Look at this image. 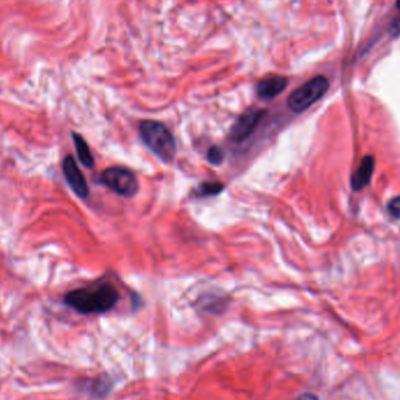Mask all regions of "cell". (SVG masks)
<instances>
[{
  "label": "cell",
  "mask_w": 400,
  "mask_h": 400,
  "mask_svg": "<svg viewBox=\"0 0 400 400\" xmlns=\"http://www.w3.org/2000/svg\"><path fill=\"white\" fill-rule=\"evenodd\" d=\"M120 294L115 287L103 283L95 288H79L64 296V303L82 315L103 314L118 304Z\"/></svg>",
  "instance_id": "6da1fadb"
},
{
  "label": "cell",
  "mask_w": 400,
  "mask_h": 400,
  "mask_svg": "<svg viewBox=\"0 0 400 400\" xmlns=\"http://www.w3.org/2000/svg\"><path fill=\"white\" fill-rule=\"evenodd\" d=\"M139 135L144 144L165 163L175 159L177 144L171 132L166 125L154 120H145L139 123Z\"/></svg>",
  "instance_id": "7a4b0ae2"
},
{
  "label": "cell",
  "mask_w": 400,
  "mask_h": 400,
  "mask_svg": "<svg viewBox=\"0 0 400 400\" xmlns=\"http://www.w3.org/2000/svg\"><path fill=\"white\" fill-rule=\"evenodd\" d=\"M329 89V81L326 76L319 75L307 81L306 84L294 91L288 98L287 105L295 114H302L326 95Z\"/></svg>",
  "instance_id": "3957f363"
},
{
  "label": "cell",
  "mask_w": 400,
  "mask_h": 400,
  "mask_svg": "<svg viewBox=\"0 0 400 400\" xmlns=\"http://www.w3.org/2000/svg\"><path fill=\"white\" fill-rule=\"evenodd\" d=\"M100 182L103 185L110 188L115 193L132 198L137 193L139 184L134 173L128 168L122 166H111L105 168L100 177Z\"/></svg>",
  "instance_id": "277c9868"
},
{
  "label": "cell",
  "mask_w": 400,
  "mask_h": 400,
  "mask_svg": "<svg viewBox=\"0 0 400 400\" xmlns=\"http://www.w3.org/2000/svg\"><path fill=\"white\" fill-rule=\"evenodd\" d=\"M265 113L266 111L263 109H251V110L244 113L236 120V123L233 125L232 129H231V132H229L231 141L240 143V142L247 139L253 132H256V127L263 120Z\"/></svg>",
  "instance_id": "5b68a950"
},
{
  "label": "cell",
  "mask_w": 400,
  "mask_h": 400,
  "mask_svg": "<svg viewBox=\"0 0 400 400\" xmlns=\"http://www.w3.org/2000/svg\"><path fill=\"white\" fill-rule=\"evenodd\" d=\"M62 171L68 185L71 186L75 195L84 200L87 199L89 197L87 181L84 178V173L81 172L73 156L68 155L64 157L62 161Z\"/></svg>",
  "instance_id": "8992f818"
},
{
  "label": "cell",
  "mask_w": 400,
  "mask_h": 400,
  "mask_svg": "<svg viewBox=\"0 0 400 400\" xmlns=\"http://www.w3.org/2000/svg\"><path fill=\"white\" fill-rule=\"evenodd\" d=\"M288 80L281 75L269 76L260 81L256 86V94L263 100H273L286 89Z\"/></svg>",
  "instance_id": "52a82bcc"
},
{
  "label": "cell",
  "mask_w": 400,
  "mask_h": 400,
  "mask_svg": "<svg viewBox=\"0 0 400 400\" xmlns=\"http://www.w3.org/2000/svg\"><path fill=\"white\" fill-rule=\"evenodd\" d=\"M374 170L375 159L372 156H367L360 163L356 172L353 173V179H351L353 191H360L370 183Z\"/></svg>",
  "instance_id": "ba28073f"
},
{
  "label": "cell",
  "mask_w": 400,
  "mask_h": 400,
  "mask_svg": "<svg viewBox=\"0 0 400 400\" xmlns=\"http://www.w3.org/2000/svg\"><path fill=\"white\" fill-rule=\"evenodd\" d=\"M72 137L74 141L75 149H76V154H78L81 164L84 165V168H93L95 164L94 156L91 154V148H89L86 139L76 132H73Z\"/></svg>",
  "instance_id": "9c48e42d"
},
{
  "label": "cell",
  "mask_w": 400,
  "mask_h": 400,
  "mask_svg": "<svg viewBox=\"0 0 400 400\" xmlns=\"http://www.w3.org/2000/svg\"><path fill=\"white\" fill-rule=\"evenodd\" d=\"M113 387V382L109 379V377L100 376L91 384V392L95 397L102 398L109 394V391Z\"/></svg>",
  "instance_id": "30bf717a"
},
{
  "label": "cell",
  "mask_w": 400,
  "mask_h": 400,
  "mask_svg": "<svg viewBox=\"0 0 400 400\" xmlns=\"http://www.w3.org/2000/svg\"><path fill=\"white\" fill-rule=\"evenodd\" d=\"M225 186L222 185V183L219 182H204L197 188L195 191V195L200 198H205V197H212L217 195L224 190Z\"/></svg>",
  "instance_id": "8fae6325"
},
{
  "label": "cell",
  "mask_w": 400,
  "mask_h": 400,
  "mask_svg": "<svg viewBox=\"0 0 400 400\" xmlns=\"http://www.w3.org/2000/svg\"><path fill=\"white\" fill-rule=\"evenodd\" d=\"M225 159L224 150L219 147H211L207 152V161L212 165H220Z\"/></svg>",
  "instance_id": "7c38bea8"
},
{
  "label": "cell",
  "mask_w": 400,
  "mask_h": 400,
  "mask_svg": "<svg viewBox=\"0 0 400 400\" xmlns=\"http://www.w3.org/2000/svg\"><path fill=\"white\" fill-rule=\"evenodd\" d=\"M389 212L394 215V218L400 219V195L391 200L390 204L387 206Z\"/></svg>",
  "instance_id": "4fadbf2b"
},
{
  "label": "cell",
  "mask_w": 400,
  "mask_h": 400,
  "mask_svg": "<svg viewBox=\"0 0 400 400\" xmlns=\"http://www.w3.org/2000/svg\"><path fill=\"white\" fill-rule=\"evenodd\" d=\"M391 33L394 35H399L400 34V17H398L396 21L391 24Z\"/></svg>",
  "instance_id": "5bb4252c"
},
{
  "label": "cell",
  "mask_w": 400,
  "mask_h": 400,
  "mask_svg": "<svg viewBox=\"0 0 400 400\" xmlns=\"http://www.w3.org/2000/svg\"><path fill=\"white\" fill-rule=\"evenodd\" d=\"M294 400H319L315 394L306 392V394H299V397Z\"/></svg>",
  "instance_id": "9a60e30c"
},
{
  "label": "cell",
  "mask_w": 400,
  "mask_h": 400,
  "mask_svg": "<svg viewBox=\"0 0 400 400\" xmlns=\"http://www.w3.org/2000/svg\"><path fill=\"white\" fill-rule=\"evenodd\" d=\"M397 7L400 10V0H397Z\"/></svg>",
  "instance_id": "2e32d148"
}]
</instances>
